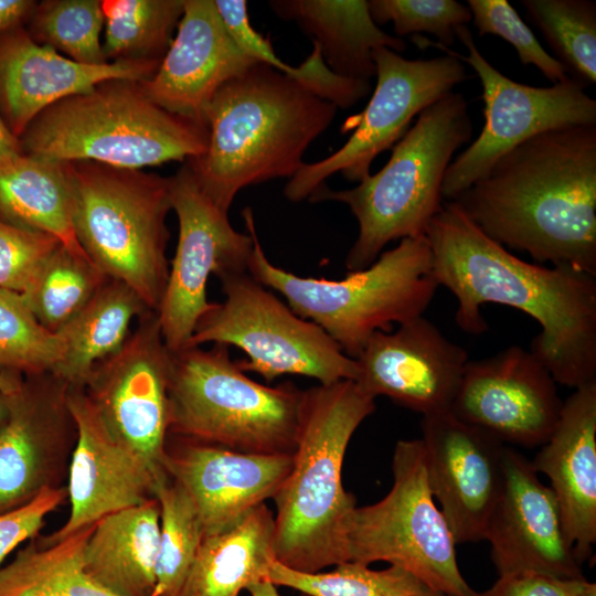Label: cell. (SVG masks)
<instances>
[{
  "mask_svg": "<svg viewBox=\"0 0 596 596\" xmlns=\"http://www.w3.org/2000/svg\"><path fill=\"white\" fill-rule=\"evenodd\" d=\"M425 236L438 285L457 299L456 322L469 334L488 330L483 304L515 308L541 332L530 351L556 383L596 381V277L570 267L528 263L488 237L454 201H444Z\"/></svg>",
  "mask_w": 596,
  "mask_h": 596,
  "instance_id": "cell-1",
  "label": "cell"
},
{
  "mask_svg": "<svg viewBox=\"0 0 596 596\" xmlns=\"http://www.w3.org/2000/svg\"><path fill=\"white\" fill-rule=\"evenodd\" d=\"M453 201L503 247L596 277V125L523 141Z\"/></svg>",
  "mask_w": 596,
  "mask_h": 596,
  "instance_id": "cell-2",
  "label": "cell"
},
{
  "mask_svg": "<svg viewBox=\"0 0 596 596\" xmlns=\"http://www.w3.org/2000/svg\"><path fill=\"white\" fill-rule=\"evenodd\" d=\"M337 109L295 78L255 63L216 92L205 115L206 150L185 161L202 191L228 213L243 188L292 178Z\"/></svg>",
  "mask_w": 596,
  "mask_h": 596,
  "instance_id": "cell-3",
  "label": "cell"
},
{
  "mask_svg": "<svg viewBox=\"0 0 596 596\" xmlns=\"http://www.w3.org/2000/svg\"><path fill=\"white\" fill-rule=\"evenodd\" d=\"M375 411V398L344 380L304 391L290 472L274 496L275 556L306 573L349 561L348 529L356 508L342 483L348 445Z\"/></svg>",
  "mask_w": 596,
  "mask_h": 596,
  "instance_id": "cell-4",
  "label": "cell"
},
{
  "mask_svg": "<svg viewBox=\"0 0 596 596\" xmlns=\"http://www.w3.org/2000/svg\"><path fill=\"white\" fill-rule=\"evenodd\" d=\"M242 216L253 237L249 273L279 292L300 318L319 326L351 359L377 331L423 316L438 288L425 235L401 240L364 269L339 280L301 277L274 265L259 243L249 207Z\"/></svg>",
  "mask_w": 596,
  "mask_h": 596,
  "instance_id": "cell-5",
  "label": "cell"
},
{
  "mask_svg": "<svg viewBox=\"0 0 596 596\" xmlns=\"http://www.w3.org/2000/svg\"><path fill=\"white\" fill-rule=\"evenodd\" d=\"M472 131L468 102L453 91L418 114L380 171L347 190L323 184L308 199L344 203L356 219L358 237L345 258L349 272L370 266L393 241L425 235L443 206L451 158Z\"/></svg>",
  "mask_w": 596,
  "mask_h": 596,
  "instance_id": "cell-6",
  "label": "cell"
},
{
  "mask_svg": "<svg viewBox=\"0 0 596 596\" xmlns=\"http://www.w3.org/2000/svg\"><path fill=\"white\" fill-rule=\"evenodd\" d=\"M23 153L141 169L203 155L207 128L146 96L140 82L106 79L41 111L19 138Z\"/></svg>",
  "mask_w": 596,
  "mask_h": 596,
  "instance_id": "cell-7",
  "label": "cell"
},
{
  "mask_svg": "<svg viewBox=\"0 0 596 596\" xmlns=\"http://www.w3.org/2000/svg\"><path fill=\"white\" fill-rule=\"evenodd\" d=\"M78 244L107 277L125 283L157 312L169 276V178L104 163L63 162Z\"/></svg>",
  "mask_w": 596,
  "mask_h": 596,
  "instance_id": "cell-8",
  "label": "cell"
},
{
  "mask_svg": "<svg viewBox=\"0 0 596 596\" xmlns=\"http://www.w3.org/2000/svg\"><path fill=\"white\" fill-rule=\"evenodd\" d=\"M304 391L249 379L228 345L171 351L170 428L177 437L251 454H294Z\"/></svg>",
  "mask_w": 596,
  "mask_h": 596,
  "instance_id": "cell-9",
  "label": "cell"
},
{
  "mask_svg": "<svg viewBox=\"0 0 596 596\" xmlns=\"http://www.w3.org/2000/svg\"><path fill=\"white\" fill-rule=\"evenodd\" d=\"M393 485L380 501L356 507L348 529L349 561L400 566L430 590L479 596L461 575L456 542L430 491L421 439H402L392 460Z\"/></svg>",
  "mask_w": 596,
  "mask_h": 596,
  "instance_id": "cell-10",
  "label": "cell"
},
{
  "mask_svg": "<svg viewBox=\"0 0 596 596\" xmlns=\"http://www.w3.org/2000/svg\"><path fill=\"white\" fill-rule=\"evenodd\" d=\"M224 300L212 302L200 318L188 347L221 343L241 349L244 372L267 382L291 374L321 385L354 381L355 360L316 323L300 318L251 273L220 279Z\"/></svg>",
  "mask_w": 596,
  "mask_h": 596,
  "instance_id": "cell-11",
  "label": "cell"
},
{
  "mask_svg": "<svg viewBox=\"0 0 596 596\" xmlns=\"http://www.w3.org/2000/svg\"><path fill=\"white\" fill-rule=\"evenodd\" d=\"M376 85L366 107L350 118L354 132L327 158L304 163L288 180L284 194L290 202L309 199L324 181L340 173L360 182L374 159L392 148L408 130L412 119L468 78L464 63L449 54L408 60L387 49L373 52Z\"/></svg>",
  "mask_w": 596,
  "mask_h": 596,
  "instance_id": "cell-12",
  "label": "cell"
},
{
  "mask_svg": "<svg viewBox=\"0 0 596 596\" xmlns=\"http://www.w3.org/2000/svg\"><path fill=\"white\" fill-rule=\"evenodd\" d=\"M457 39L467 47V55L426 39L423 41L459 58L476 72L482 86L485 125L480 135L447 168L441 188L444 201L456 199L500 157L523 141L545 131L596 125V100L575 79L570 77L547 87L518 83L486 60L467 25L458 29Z\"/></svg>",
  "mask_w": 596,
  "mask_h": 596,
  "instance_id": "cell-13",
  "label": "cell"
},
{
  "mask_svg": "<svg viewBox=\"0 0 596 596\" xmlns=\"http://www.w3.org/2000/svg\"><path fill=\"white\" fill-rule=\"evenodd\" d=\"M169 192L179 236L157 317L167 348L177 352L188 345L211 307L206 296L210 276L222 279L249 273L254 243L202 191L187 161L169 178Z\"/></svg>",
  "mask_w": 596,
  "mask_h": 596,
  "instance_id": "cell-14",
  "label": "cell"
},
{
  "mask_svg": "<svg viewBox=\"0 0 596 596\" xmlns=\"http://www.w3.org/2000/svg\"><path fill=\"white\" fill-rule=\"evenodd\" d=\"M68 387L53 373L8 374L1 389L7 414L0 424V513L63 487L77 438Z\"/></svg>",
  "mask_w": 596,
  "mask_h": 596,
  "instance_id": "cell-15",
  "label": "cell"
},
{
  "mask_svg": "<svg viewBox=\"0 0 596 596\" xmlns=\"http://www.w3.org/2000/svg\"><path fill=\"white\" fill-rule=\"evenodd\" d=\"M137 321L121 349L93 368L83 390L109 432L166 476L171 351L157 312L148 311Z\"/></svg>",
  "mask_w": 596,
  "mask_h": 596,
  "instance_id": "cell-16",
  "label": "cell"
},
{
  "mask_svg": "<svg viewBox=\"0 0 596 596\" xmlns=\"http://www.w3.org/2000/svg\"><path fill=\"white\" fill-rule=\"evenodd\" d=\"M556 384L530 350L511 345L467 362L450 412L507 446H542L563 407Z\"/></svg>",
  "mask_w": 596,
  "mask_h": 596,
  "instance_id": "cell-17",
  "label": "cell"
},
{
  "mask_svg": "<svg viewBox=\"0 0 596 596\" xmlns=\"http://www.w3.org/2000/svg\"><path fill=\"white\" fill-rule=\"evenodd\" d=\"M538 475L530 460L505 445L502 486L483 535L493 565L499 576L538 573L585 578L554 492Z\"/></svg>",
  "mask_w": 596,
  "mask_h": 596,
  "instance_id": "cell-18",
  "label": "cell"
},
{
  "mask_svg": "<svg viewBox=\"0 0 596 596\" xmlns=\"http://www.w3.org/2000/svg\"><path fill=\"white\" fill-rule=\"evenodd\" d=\"M67 404L77 428L68 467L67 521L42 544L55 543L107 514L156 498L159 476L149 464L120 443L107 428L98 411L81 387H68Z\"/></svg>",
  "mask_w": 596,
  "mask_h": 596,
  "instance_id": "cell-19",
  "label": "cell"
},
{
  "mask_svg": "<svg viewBox=\"0 0 596 596\" xmlns=\"http://www.w3.org/2000/svg\"><path fill=\"white\" fill-rule=\"evenodd\" d=\"M427 479L457 544L483 540L499 497L505 445L450 411L423 416Z\"/></svg>",
  "mask_w": 596,
  "mask_h": 596,
  "instance_id": "cell-20",
  "label": "cell"
},
{
  "mask_svg": "<svg viewBox=\"0 0 596 596\" xmlns=\"http://www.w3.org/2000/svg\"><path fill=\"white\" fill-rule=\"evenodd\" d=\"M354 360L362 391L427 416L450 411L469 358L421 316L375 332Z\"/></svg>",
  "mask_w": 596,
  "mask_h": 596,
  "instance_id": "cell-21",
  "label": "cell"
},
{
  "mask_svg": "<svg viewBox=\"0 0 596 596\" xmlns=\"http://www.w3.org/2000/svg\"><path fill=\"white\" fill-rule=\"evenodd\" d=\"M292 462L294 454L241 453L177 437L167 439L163 467L192 499L204 538L274 498Z\"/></svg>",
  "mask_w": 596,
  "mask_h": 596,
  "instance_id": "cell-22",
  "label": "cell"
},
{
  "mask_svg": "<svg viewBox=\"0 0 596 596\" xmlns=\"http://www.w3.org/2000/svg\"><path fill=\"white\" fill-rule=\"evenodd\" d=\"M255 63L228 35L214 0H184L169 50L140 87L160 107L206 127L216 92Z\"/></svg>",
  "mask_w": 596,
  "mask_h": 596,
  "instance_id": "cell-23",
  "label": "cell"
},
{
  "mask_svg": "<svg viewBox=\"0 0 596 596\" xmlns=\"http://www.w3.org/2000/svg\"><path fill=\"white\" fill-rule=\"evenodd\" d=\"M161 61L77 63L36 43L22 25L0 31V116L18 139L54 103L113 78L147 81Z\"/></svg>",
  "mask_w": 596,
  "mask_h": 596,
  "instance_id": "cell-24",
  "label": "cell"
},
{
  "mask_svg": "<svg viewBox=\"0 0 596 596\" xmlns=\"http://www.w3.org/2000/svg\"><path fill=\"white\" fill-rule=\"evenodd\" d=\"M531 462L550 479L566 538L583 566L596 543V381L563 402L553 433Z\"/></svg>",
  "mask_w": 596,
  "mask_h": 596,
  "instance_id": "cell-25",
  "label": "cell"
},
{
  "mask_svg": "<svg viewBox=\"0 0 596 596\" xmlns=\"http://www.w3.org/2000/svg\"><path fill=\"white\" fill-rule=\"evenodd\" d=\"M268 6L283 20L295 22L316 43L336 74L370 81L376 73L373 52L406 47L403 39L384 32L371 18L366 0H274Z\"/></svg>",
  "mask_w": 596,
  "mask_h": 596,
  "instance_id": "cell-26",
  "label": "cell"
},
{
  "mask_svg": "<svg viewBox=\"0 0 596 596\" xmlns=\"http://www.w3.org/2000/svg\"><path fill=\"white\" fill-rule=\"evenodd\" d=\"M160 540L157 498L105 515L83 553L85 573L118 596H151Z\"/></svg>",
  "mask_w": 596,
  "mask_h": 596,
  "instance_id": "cell-27",
  "label": "cell"
},
{
  "mask_svg": "<svg viewBox=\"0 0 596 596\" xmlns=\"http://www.w3.org/2000/svg\"><path fill=\"white\" fill-rule=\"evenodd\" d=\"M274 560V514L262 503L202 539L178 596H240L251 584L267 579Z\"/></svg>",
  "mask_w": 596,
  "mask_h": 596,
  "instance_id": "cell-28",
  "label": "cell"
},
{
  "mask_svg": "<svg viewBox=\"0 0 596 596\" xmlns=\"http://www.w3.org/2000/svg\"><path fill=\"white\" fill-rule=\"evenodd\" d=\"M0 220L53 235L74 254L87 257L74 233L71 185L61 161L23 152L1 161Z\"/></svg>",
  "mask_w": 596,
  "mask_h": 596,
  "instance_id": "cell-29",
  "label": "cell"
},
{
  "mask_svg": "<svg viewBox=\"0 0 596 596\" xmlns=\"http://www.w3.org/2000/svg\"><path fill=\"white\" fill-rule=\"evenodd\" d=\"M151 311L138 294L109 278L89 302L57 333L65 345L55 375L83 389L93 368L121 349L135 319Z\"/></svg>",
  "mask_w": 596,
  "mask_h": 596,
  "instance_id": "cell-30",
  "label": "cell"
},
{
  "mask_svg": "<svg viewBox=\"0 0 596 596\" xmlns=\"http://www.w3.org/2000/svg\"><path fill=\"white\" fill-rule=\"evenodd\" d=\"M95 523L52 543L36 536L0 568V596H118L84 571L83 553Z\"/></svg>",
  "mask_w": 596,
  "mask_h": 596,
  "instance_id": "cell-31",
  "label": "cell"
},
{
  "mask_svg": "<svg viewBox=\"0 0 596 596\" xmlns=\"http://www.w3.org/2000/svg\"><path fill=\"white\" fill-rule=\"evenodd\" d=\"M103 52L108 62L161 61L183 14L184 0H102Z\"/></svg>",
  "mask_w": 596,
  "mask_h": 596,
  "instance_id": "cell-32",
  "label": "cell"
},
{
  "mask_svg": "<svg viewBox=\"0 0 596 596\" xmlns=\"http://www.w3.org/2000/svg\"><path fill=\"white\" fill-rule=\"evenodd\" d=\"M108 279L87 257L61 244L21 296L39 323L57 333Z\"/></svg>",
  "mask_w": 596,
  "mask_h": 596,
  "instance_id": "cell-33",
  "label": "cell"
},
{
  "mask_svg": "<svg viewBox=\"0 0 596 596\" xmlns=\"http://www.w3.org/2000/svg\"><path fill=\"white\" fill-rule=\"evenodd\" d=\"M521 3L566 74L585 87L595 84L596 2L522 0Z\"/></svg>",
  "mask_w": 596,
  "mask_h": 596,
  "instance_id": "cell-34",
  "label": "cell"
},
{
  "mask_svg": "<svg viewBox=\"0 0 596 596\" xmlns=\"http://www.w3.org/2000/svg\"><path fill=\"white\" fill-rule=\"evenodd\" d=\"M267 579L308 596H419L433 592L400 566L371 570L353 561L339 563L331 572L306 573L274 560Z\"/></svg>",
  "mask_w": 596,
  "mask_h": 596,
  "instance_id": "cell-35",
  "label": "cell"
},
{
  "mask_svg": "<svg viewBox=\"0 0 596 596\" xmlns=\"http://www.w3.org/2000/svg\"><path fill=\"white\" fill-rule=\"evenodd\" d=\"M160 540L151 596H178L203 539L195 505L169 475L158 486Z\"/></svg>",
  "mask_w": 596,
  "mask_h": 596,
  "instance_id": "cell-36",
  "label": "cell"
},
{
  "mask_svg": "<svg viewBox=\"0 0 596 596\" xmlns=\"http://www.w3.org/2000/svg\"><path fill=\"white\" fill-rule=\"evenodd\" d=\"M25 31L39 44L86 65L110 63L100 40L105 23L100 0H44L36 2Z\"/></svg>",
  "mask_w": 596,
  "mask_h": 596,
  "instance_id": "cell-37",
  "label": "cell"
},
{
  "mask_svg": "<svg viewBox=\"0 0 596 596\" xmlns=\"http://www.w3.org/2000/svg\"><path fill=\"white\" fill-rule=\"evenodd\" d=\"M64 351L62 337L39 323L21 295L0 289V373L55 374Z\"/></svg>",
  "mask_w": 596,
  "mask_h": 596,
  "instance_id": "cell-38",
  "label": "cell"
},
{
  "mask_svg": "<svg viewBox=\"0 0 596 596\" xmlns=\"http://www.w3.org/2000/svg\"><path fill=\"white\" fill-rule=\"evenodd\" d=\"M368 8L379 26L392 22L397 38L426 32L445 47L453 45L458 29L472 20L468 6L456 0H369Z\"/></svg>",
  "mask_w": 596,
  "mask_h": 596,
  "instance_id": "cell-39",
  "label": "cell"
},
{
  "mask_svg": "<svg viewBox=\"0 0 596 596\" xmlns=\"http://www.w3.org/2000/svg\"><path fill=\"white\" fill-rule=\"evenodd\" d=\"M467 6L480 36L502 38L514 47L523 66L534 65L552 84L570 78L562 64L544 50L507 0H468Z\"/></svg>",
  "mask_w": 596,
  "mask_h": 596,
  "instance_id": "cell-40",
  "label": "cell"
},
{
  "mask_svg": "<svg viewBox=\"0 0 596 596\" xmlns=\"http://www.w3.org/2000/svg\"><path fill=\"white\" fill-rule=\"evenodd\" d=\"M61 244L53 235L0 220V289L22 295Z\"/></svg>",
  "mask_w": 596,
  "mask_h": 596,
  "instance_id": "cell-41",
  "label": "cell"
},
{
  "mask_svg": "<svg viewBox=\"0 0 596 596\" xmlns=\"http://www.w3.org/2000/svg\"><path fill=\"white\" fill-rule=\"evenodd\" d=\"M66 498V487L45 489L30 502L0 513V568L19 544L38 535L46 515Z\"/></svg>",
  "mask_w": 596,
  "mask_h": 596,
  "instance_id": "cell-42",
  "label": "cell"
},
{
  "mask_svg": "<svg viewBox=\"0 0 596 596\" xmlns=\"http://www.w3.org/2000/svg\"><path fill=\"white\" fill-rule=\"evenodd\" d=\"M214 3L228 35L244 54L287 75L292 73L294 66L283 62L269 40L252 28L246 1L214 0Z\"/></svg>",
  "mask_w": 596,
  "mask_h": 596,
  "instance_id": "cell-43",
  "label": "cell"
},
{
  "mask_svg": "<svg viewBox=\"0 0 596 596\" xmlns=\"http://www.w3.org/2000/svg\"><path fill=\"white\" fill-rule=\"evenodd\" d=\"M586 578L563 579L538 573H515L499 576L479 596H578Z\"/></svg>",
  "mask_w": 596,
  "mask_h": 596,
  "instance_id": "cell-44",
  "label": "cell"
},
{
  "mask_svg": "<svg viewBox=\"0 0 596 596\" xmlns=\"http://www.w3.org/2000/svg\"><path fill=\"white\" fill-rule=\"evenodd\" d=\"M36 1L0 0V31L22 25Z\"/></svg>",
  "mask_w": 596,
  "mask_h": 596,
  "instance_id": "cell-45",
  "label": "cell"
},
{
  "mask_svg": "<svg viewBox=\"0 0 596 596\" xmlns=\"http://www.w3.org/2000/svg\"><path fill=\"white\" fill-rule=\"evenodd\" d=\"M22 153L20 141L4 125L0 116V162Z\"/></svg>",
  "mask_w": 596,
  "mask_h": 596,
  "instance_id": "cell-46",
  "label": "cell"
},
{
  "mask_svg": "<svg viewBox=\"0 0 596 596\" xmlns=\"http://www.w3.org/2000/svg\"><path fill=\"white\" fill-rule=\"evenodd\" d=\"M246 590L251 596H280L276 589V586L268 579H262L251 584ZM300 596H308L300 594Z\"/></svg>",
  "mask_w": 596,
  "mask_h": 596,
  "instance_id": "cell-47",
  "label": "cell"
},
{
  "mask_svg": "<svg viewBox=\"0 0 596 596\" xmlns=\"http://www.w3.org/2000/svg\"><path fill=\"white\" fill-rule=\"evenodd\" d=\"M578 596H596V584L589 581H586Z\"/></svg>",
  "mask_w": 596,
  "mask_h": 596,
  "instance_id": "cell-48",
  "label": "cell"
},
{
  "mask_svg": "<svg viewBox=\"0 0 596 596\" xmlns=\"http://www.w3.org/2000/svg\"><path fill=\"white\" fill-rule=\"evenodd\" d=\"M7 414V405H6V398L3 392L0 390V424L6 417Z\"/></svg>",
  "mask_w": 596,
  "mask_h": 596,
  "instance_id": "cell-49",
  "label": "cell"
},
{
  "mask_svg": "<svg viewBox=\"0 0 596 596\" xmlns=\"http://www.w3.org/2000/svg\"><path fill=\"white\" fill-rule=\"evenodd\" d=\"M419 596H449V595H446V594H443V593L429 592L427 594L419 595Z\"/></svg>",
  "mask_w": 596,
  "mask_h": 596,
  "instance_id": "cell-50",
  "label": "cell"
}]
</instances>
